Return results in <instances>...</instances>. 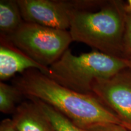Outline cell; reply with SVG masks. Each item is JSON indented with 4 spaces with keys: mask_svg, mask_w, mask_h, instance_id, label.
Masks as SVG:
<instances>
[{
    "mask_svg": "<svg viewBox=\"0 0 131 131\" xmlns=\"http://www.w3.org/2000/svg\"><path fill=\"white\" fill-rule=\"evenodd\" d=\"M14 86L23 95L46 103L80 127L98 124L124 126L94 94H81L65 88L38 70H26L14 80Z\"/></svg>",
    "mask_w": 131,
    "mask_h": 131,
    "instance_id": "cell-1",
    "label": "cell"
},
{
    "mask_svg": "<svg viewBox=\"0 0 131 131\" xmlns=\"http://www.w3.org/2000/svg\"><path fill=\"white\" fill-rule=\"evenodd\" d=\"M99 1H81L72 11L69 32L73 41L86 44L98 51L124 58V16L122 1L104 3L98 11L88 9Z\"/></svg>",
    "mask_w": 131,
    "mask_h": 131,
    "instance_id": "cell-2",
    "label": "cell"
},
{
    "mask_svg": "<svg viewBox=\"0 0 131 131\" xmlns=\"http://www.w3.org/2000/svg\"><path fill=\"white\" fill-rule=\"evenodd\" d=\"M128 68L125 58L99 51L75 55L69 49L49 67L47 75L65 88L84 94H93L92 86Z\"/></svg>",
    "mask_w": 131,
    "mask_h": 131,
    "instance_id": "cell-3",
    "label": "cell"
},
{
    "mask_svg": "<svg viewBox=\"0 0 131 131\" xmlns=\"http://www.w3.org/2000/svg\"><path fill=\"white\" fill-rule=\"evenodd\" d=\"M3 37L34 61L47 68L57 61L73 41L68 30L25 21L14 34Z\"/></svg>",
    "mask_w": 131,
    "mask_h": 131,
    "instance_id": "cell-4",
    "label": "cell"
},
{
    "mask_svg": "<svg viewBox=\"0 0 131 131\" xmlns=\"http://www.w3.org/2000/svg\"><path fill=\"white\" fill-rule=\"evenodd\" d=\"M92 92L131 130V69L129 68L106 79H98Z\"/></svg>",
    "mask_w": 131,
    "mask_h": 131,
    "instance_id": "cell-5",
    "label": "cell"
},
{
    "mask_svg": "<svg viewBox=\"0 0 131 131\" xmlns=\"http://www.w3.org/2000/svg\"><path fill=\"white\" fill-rule=\"evenodd\" d=\"M17 3L25 22L67 30L70 27V14L79 7L81 1L17 0Z\"/></svg>",
    "mask_w": 131,
    "mask_h": 131,
    "instance_id": "cell-6",
    "label": "cell"
},
{
    "mask_svg": "<svg viewBox=\"0 0 131 131\" xmlns=\"http://www.w3.org/2000/svg\"><path fill=\"white\" fill-rule=\"evenodd\" d=\"M37 69L47 75L49 68L45 67L26 55L7 40L1 37L0 46V79H9L16 73Z\"/></svg>",
    "mask_w": 131,
    "mask_h": 131,
    "instance_id": "cell-7",
    "label": "cell"
},
{
    "mask_svg": "<svg viewBox=\"0 0 131 131\" xmlns=\"http://www.w3.org/2000/svg\"><path fill=\"white\" fill-rule=\"evenodd\" d=\"M12 120L18 131H55L49 119L33 101L18 106Z\"/></svg>",
    "mask_w": 131,
    "mask_h": 131,
    "instance_id": "cell-8",
    "label": "cell"
},
{
    "mask_svg": "<svg viewBox=\"0 0 131 131\" xmlns=\"http://www.w3.org/2000/svg\"><path fill=\"white\" fill-rule=\"evenodd\" d=\"M22 16L17 1H0V30L3 37H9L23 23Z\"/></svg>",
    "mask_w": 131,
    "mask_h": 131,
    "instance_id": "cell-9",
    "label": "cell"
},
{
    "mask_svg": "<svg viewBox=\"0 0 131 131\" xmlns=\"http://www.w3.org/2000/svg\"><path fill=\"white\" fill-rule=\"evenodd\" d=\"M35 102L46 116L55 131H84L56 109L35 98H29Z\"/></svg>",
    "mask_w": 131,
    "mask_h": 131,
    "instance_id": "cell-10",
    "label": "cell"
},
{
    "mask_svg": "<svg viewBox=\"0 0 131 131\" xmlns=\"http://www.w3.org/2000/svg\"><path fill=\"white\" fill-rule=\"evenodd\" d=\"M23 95L15 86L0 83V111L4 114H14L17 107L16 103Z\"/></svg>",
    "mask_w": 131,
    "mask_h": 131,
    "instance_id": "cell-11",
    "label": "cell"
},
{
    "mask_svg": "<svg viewBox=\"0 0 131 131\" xmlns=\"http://www.w3.org/2000/svg\"><path fill=\"white\" fill-rule=\"evenodd\" d=\"M124 16V33L123 41L124 58L131 56V9L126 3L123 4Z\"/></svg>",
    "mask_w": 131,
    "mask_h": 131,
    "instance_id": "cell-12",
    "label": "cell"
},
{
    "mask_svg": "<svg viewBox=\"0 0 131 131\" xmlns=\"http://www.w3.org/2000/svg\"><path fill=\"white\" fill-rule=\"evenodd\" d=\"M80 128L84 131H131L126 127L115 124H98Z\"/></svg>",
    "mask_w": 131,
    "mask_h": 131,
    "instance_id": "cell-13",
    "label": "cell"
},
{
    "mask_svg": "<svg viewBox=\"0 0 131 131\" xmlns=\"http://www.w3.org/2000/svg\"><path fill=\"white\" fill-rule=\"evenodd\" d=\"M0 131H18L15 127L12 119L6 118L0 124Z\"/></svg>",
    "mask_w": 131,
    "mask_h": 131,
    "instance_id": "cell-14",
    "label": "cell"
},
{
    "mask_svg": "<svg viewBox=\"0 0 131 131\" xmlns=\"http://www.w3.org/2000/svg\"><path fill=\"white\" fill-rule=\"evenodd\" d=\"M126 60L127 66H128V68L131 69V56L125 57Z\"/></svg>",
    "mask_w": 131,
    "mask_h": 131,
    "instance_id": "cell-15",
    "label": "cell"
},
{
    "mask_svg": "<svg viewBox=\"0 0 131 131\" xmlns=\"http://www.w3.org/2000/svg\"><path fill=\"white\" fill-rule=\"evenodd\" d=\"M126 3V5L127 6V7H128L129 8H130V9H131V0H128V1H127V2Z\"/></svg>",
    "mask_w": 131,
    "mask_h": 131,
    "instance_id": "cell-16",
    "label": "cell"
}]
</instances>
